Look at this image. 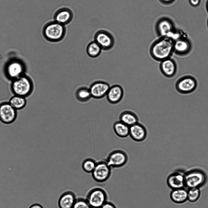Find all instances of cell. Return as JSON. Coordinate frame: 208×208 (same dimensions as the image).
<instances>
[{
  "mask_svg": "<svg viewBox=\"0 0 208 208\" xmlns=\"http://www.w3.org/2000/svg\"><path fill=\"white\" fill-rule=\"evenodd\" d=\"M94 41L101 47L102 50L107 51L114 47L115 41L112 35L105 30L97 31L94 35Z\"/></svg>",
  "mask_w": 208,
  "mask_h": 208,
  "instance_id": "cell-10",
  "label": "cell"
},
{
  "mask_svg": "<svg viewBox=\"0 0 208 208\" xmlns=\"http://www.w3.org/2000/svg\"><path fill=\"white\" fill-rule=\"evenodd\" d=\"M113 130L115 134L121 138H125L129 136L130 127L119 120L113 125Z\"/></svg>",
  "mask_w": 208,
  "mask_h": 208,
  "instance_id": "cell-23",
  "label": "cell"
},
{
  "mask_svg": "<svg viewBox=\"0 0 208 208\" xmlns=\"http://www.w3.org/2000/svg\"><path fill=\"white\" fill-rule=\"evenodd\" d=\"M170 197L172 201L175 203H183L188 200L187 190L185 188L172 190Z\"/></svg>",
  "mask_w": 208,
  "mask_h": 208,
  "instance_id": "cell-22",
  "label": "cell"
},
{
  "mask_svg": "<svg viewBox=\"0 0 208 208\" xmlns=\"http://www.w3.org/2000/svg\"><path fill=\"white\" fill-rule=\"evenodd\" d=\"M110 87L106 82L98 81L93 82L89 88L92 98L99 99L106 96Z\"/></svg>",
  "mask_w": 208,
  "mask_h": 208,
  "instance_id": "cell-14",
  "label": "cell"
},
{
  "mask_svg": "<svg viewBox=\"0 0 208 208\" xmlns=\"http://www.w3.org/2000/svg\"><path fill=\"white\" fill-rule=\"evenodd\" d=\"M167 183L172 190L185 188V173L177 171L171 174L168 177Z\"/></svg>",
  "mask_w": 208,
  "mask_h": 208,
  "instance_id": "cell-18",
  "label": "cell"
},
{
  "mask_svg": "<svg viewBox=\"0 0 208 208\" xmlns=\"http://www.w3.org/2000/svg\"><path fill=\"white\" fill-rule=\"evenodd\" d=\"M85 199L91 208H101L109 200V195L104 188L96 187L88 192Z\"/></svg>",
  "mask_w": 208,
  "mask_h": 208,
  "instance_id": "cell-5",
  "label": "cell"
},
{
  "mask_svg": "<svg viewBox=\"0 0 208 208\" xmlns=\"http://www.w3.org/2000/svg\"><path fill=\"white\" fill-rule=\"evenodd\" d=\"M11 87L15 95L25 98L31 93L33 84L31 79L24 74L13 80Z\"/></svg>",
  "mask_w": 208,
  "mask_h": 208,
  "instance_id": "cell-4",
  "label": "cell"
},
{
  "mask_svg": "<svg viewBox=\"0 0 208 208\" xmlns=\"http://www.w3.org/2000/svg\"><path fill=\"white\" fill-rule=\"evenodd\" d=\"M18 116L17 111L9 102L0 103V122L2 124L9 125L14 123Z\"/></svg>",
  "mask_w": 208,
  "mask_h": 208,
  "instance_id": "cell-11",
  "label": "cell"
},
{
  "mask_svg": "<svg viewBox=\"0 0 208 208\" xmlns=\"http://www.w3.org/2000/svg\"><path fill=\"white\" fill-rule=\"evenodd\" d=\"M75 96L77 100L81 102H87L92 98L89 88L85 86L77 88L75 93Z\"/></svg>",
  "mask_w": 208,
  "mask_h": 208,
  "instance_id": "cell-24",
  "label": "cell"
},
{
  "mask_svg": "<svg viewBox=\"0 0 208 208\" xmlns=\"http://www.w3.org/2000/svg\"><path fill=\"white\" fill-rule=\"evenodd\" d=\"M28 208H43V207L39 204L34 203L31 205Z\"/></svg>",
  "mask_w": 208,
  "mask_h": 208,
  "instance_id": "cell-33",
  "label": "cell"
},
{
  "mask_svg": "<svg viewBox=\"0 0 208 208\" xmlns=\"http://www.w3.org/2000/svg\"><path fill=\"white\" fill-rule=\"evenodd\" d=\"M66 32V26L53 20L48 21L44 26L42 34L44 38L51 42H57L62 40Z\"/></svg>",
  "mask_w": 208,
  "mask_h": 208,
  "instance_id": "cell-3",
  "label": "cell"
},
{
  "mask_svg": "<svg viewBox=\"0 0 208 208\" xmlns=\"http://www.w3.org/2000/svg\"><path fill=\"white\" fill-rule=\"evenodd\" d=\"M124 94L122 87L120 85L115 84L110 87L106 96L109 103L115 104L121 101Z\"/></svg>",
  "mask_w": 208,
  "mask_h": 208,
  "instance_id": "cell-19",
  "label": "cell"
},
{
  "mask_svg": "<svg viewBox=\"0 0 208 208\" xmlns=\"http://www.w3.org/2000/svg\"><path fill=\"white\" fill-rule=\"evenodd\" d=\"M160 69L164 76L170 78L174 76L177 74L178 66L176 61L171 57L160 62Z\"/></svg>",
  "mask_w": 208,
  "mask_h": 208,
  "instance_id": "cell-15",
  "label": "cell"
},
{
  "mask_svg": "<svg viewBox=\"0 0 208 208\" xmlns=\"http://www.w3.org/2000/svg\"><path fill=\"white\" fill-rule=\"evenodd\" d=\"M207 176L203 171L195 169L185 173V187L188 189L199 188L203 186L207 181Z\"/></svg>",
  "mask_w": 208,
  "mask_h": 208,
  "instance_id": "cell-6",
  "label": "cell"
},
{
  "mask_svg": "<svg viewBox=\"0 0 208 208\" xmlns=\"http://www.w3.org/2000/svg\"><path fill=\"white\" fill-rule=\"evenodd\" d=\"M4 56L3 54L0 52V62L2 61L4 59Z\"/></svg>",
  "mask_w": 208,
  "mask_h": 208,
  "instance_id": "cell-35",
  "label": "cell"
},
{
  "mask_svg": "<svg viewBox=\"0 0 208 208\" xmlns=\"http://www.w3.org/2000/svg\"><path fill=\"white\" fill-rule=\"evenodd\" d=\"M147 133L146 127L139 121L130 127L129 136L135 142L144 141L146 138Z\"/></svg>",
  "mask_w": 208,
  "mask_h": 208,
  "instance_id": "cell-16",
  "label": "cell"
},
{
  "mask_svg": "<svg viewBox=\"0 0 208 208\" xmlns=\"http://www.w3.org/2000/svg\"><path fill=\"white\" fill-rule=\"evenodd\" d=\"M174 41L167 37H159L151 45L150 54L155 60L161 62L172 57L174 53Z\"/></svg>",
  "mask_w": 208,
  "mask_h": 208,
  "instance_id": "cell-1",
  "label": "cell"
},
{
  "mask_svg": "<svg viewBox=\"0 0 208 208\" xmlns=\"http://www.w3.org/2000/svg\"><path fill=\"white\" fill-rule=\"evenodd\" d=\"M112 170L105 160H100L97 162L95 167L91 173L92 177L96 182L104 183L110 178Z\"/></svg>",
  "mask_w": 208,
  "mask_h": 208,
  "instance_id": "cell-8",
  "label": "cell"
},
{
  "mask_svg": "<svg viewBox=\"0 0 208 208\" xmlns=\"http://www.w3.org/2000/svg\"><path fill=\"white\" fill-rule=\"evenodd\" d=\"M101 208H117L116 205L113 202L108 201Z\"/></svg>",
  "mask_w": 208,
  "mask_h": 208,
  "instance_id": "cell-30",
  "label": "cell"
},
{
  "mask_svg": "<svg viewBox=\"0 0 208 208\" xmlns=\"http://www.w3.org/2000/svg\"><path fill=\"white\" fill-rule=\"evenodd\" d=\"M119 120L130 127L139 122L137 114L130 110H125L119 116Z\"/></svg>",
  "mask_w": 208,
  "mask_h": 208,
  "instance_id": "cell-21",
  "label": "cell"
},
{
  "mask_svg": "<svg viewBox=\"0 0 208 208\" xmlns=\"http://www.w3.org/2000/svg\"><path fill=\"white\" fill-rule=\"evenodd\" d=\"M74 193L71 191L65 192L60 195L58 204L59 208H72L77 199Z\"/></svg>",
  "mask_w": 208,
  "mask_h": 208,
  "instance_id": "cell-20",
  "label": "cell"
},
{
  "mask_svg": "<svg viewBox=\"0 0 208 208\" xmlns=\"http://www.w3.org/2000/svg\"><path fill=\"white\" fill-rule=\"evenodd\" d=\"M102 49L99 45L95 41L90 42L86 48V52L90 57L95 58L98 57L101 54Z\"/></svg>",
  "mask_w": 208,
  "mask_h": 208,
  "instance_id": "cell-25",
  "label": "cell"
},
{
  "mask_svg": "<svg viewBox=\"0 0 208 208\" xmlns=\"http://www.w3.org/2000/svg\"><path fill=\"white\" fill-rule=\"evenodd\" d=\"M162 4L166 5H170L174 3L176 0H159Z\"/></svg>",
  "mask_w": 208,
  "mask_h": 208,
  "instance_id": "cell-32",
  "label": "cell"
},
{
  "mask_svg": "<svg viewBox=\"0 0 208 208\" xmlns=\"http://www.w3.org/2000/svg\"><path fill=\"white\" fill-rule=\"evenodd\" d=\"M207 26L208 29V17L207 20Z\"/></svg>",
  "mask_w": 208,
  "mask_h": 208,
  "instance_id": "cell-36",
  "label": "cell"
},
{
  "mask_svg": "<svg viewBox=\"0 0 208 208\" xmlns=\"http://www.w3.org/2000/svg\"><path fill=\"white\" fill-rule=\"evenodd\" d=\"M25 66L24 63L17 59H13L6 64L5 72L7 77L12 81L24 74Z\"/></svg>",
  "mask_w": 208,
  "mask_h": 208,
  "instance_id": "cell-12",
  "label": "cell"
},
{
  "mask_svg": "<svg viewBox=\"0 0 208 208\" xmlns=\"http://www.w3.org/2000/svg\"><path fill=\"white\" fill-rule=\"evenodd\" d=\"M96 163L97 162L93 159L87 158L82 163V168L86 173H91L95 167Z\"/></svg>",
  "mask_w": 208,
  "mask_h": 208,
  "instance_id": "cell-27",
  "label": "cell"
},
{
  "mask_svg": "<svg viewBox=\"0 0 208 208\" xmlns=\"http://www.w3.org/2000/svg\"><path fill=\"white\" fill-rule=\"evenodd\" d=\"M74 14L72 10L67 7H62L57 10L53 16V20L66 26L72 20Z\"/></svg>",
  "mask_w": 208,
  "mask_h": 208,
  "instance_id": "cell-17",
  "label": "cell"
},
{
  "mask_svg": "<svg viewBox=\"0 0 208 208\" xmlns=\"http://www.w3.org/2000/svg\"><path fill=\"white\" fill-rule=\"evenodd\" d=\"M9 102L17 111L24 108L27 103L25 97L16 95L11 98Z\"/></svg>",
  "mask_w": 208,
  "mask_h": 208,
  "instance_id": "cell-26",
  "label": "cell"
},
{
  "mask_svg": "<svg viewBox=\"0 0 208 208\" xmlns=\"http://www.w3.org/2000/svg\"><path fill=\"white\" fill-rule=\"evenodd\" d=\"M205 8L206 10L208 13V0H206L205 3Z\"/></svg>",
  "mask_w": 208,
  "mask_h": 208,
  "instance_id": "cell-34",
  "label": "cell"
},
{
  "mask_svg": "<svg viewBox=\"0 0 208 208\" xmlns=\"http://www.w3.org/2000/svg\"><path fill=\"white\" fill-rule=\"evenodd\" d=\"M155 29L159 37H167L174 41L179 38L187 35L183 31L177 29L173 20L167 16L158 19L155 25Z\"/></svg>",
  "mask_w": 208,
  "mask_h": 208,
  "instance_id": "cell-2",
  "label": "cell"
},
{
  "mask_svg": "<svg viewBox=\"0 0 208 208\" xmlns=\"http://www.w3.org/2000/svg\"><path fill=\"white\" fill-rule=\"evenodd\" d=\"M198 82L193 76L186 75L178 79L175 84L178 92L183 94H187L194 91L196 89Z\"/></svg>",
  "mask_w": 208,
  "mask_h": 208,
  "instance_id": "cell-9",
  "label": "cell"
},
{
  "mask_svg": "<svg viewBox=\"0 0 208 208\" xmlns=\"http://www.w3.org/2000/svg\"><path fill=\"white\" fill-rule=\"evenodd\" d=\"M72 208H91L86 199L77 198Z\"/></svg>",
  "mask_w": 208,
  "mask_h": 208,
  "instance_id": "cell-29",
  "label": "cell"
},
{
  "mask_svg": "<svg viewBox=\"0 0 208 208\" xmlns=\"http://www.w3.org/2000/svg\"><path fill=\"white\" fill-rule=\"evenodd\" d=\"M188 200L192 203L197 201L200 197L201 191L199 188H193L187 190Z\"/></svg>",
  "mask_w": 208,
  "mask_h": 208,
  "instance_id": "cell-28",
  "label": "cell"
},
{
  "mask_svg": "<svg viewBox=\"0 0 208 208\" xmlns=\"http://www.w3.org/2000/svg\"><path fill=\"white\" fill-rule=\"evenodd\" d=\"M201 1V0H188L190 5L194 7L199 6L200 4Z\"/></svg>",
  "mask_w": 208,
  "mask_h": 208,
  "instance_id": "cell-31",
  "label": "cell"
},
{
  "mask_svg": "<svg viewBox=\"0 0 208 208\" xmlns=\"http://www.w3.org/2000/svg\"><path fill=\"white\" fill-rule=\"evenodd\" d=\"M192 44L187 35L182 37L174 42V53L180 56L188 55L191 52Z\"/></svg>",
  "mask_w": 208,
  "mask_h": 208,
  "instance_id": "cell-13",
  "label": "cell"
},
{
  "mask_svg": "<svg viewBox=\"0 0 208 208\" xmlns=\"http://www.w3.org/2000/svg\"><path fill=\"white\" fill-rule=\"evenodd\" d=\"M105 160L112 169H119L127 165L129 160V157L124 150L117 149L109 152Z\"/></svg>",
  "mask_w": 208,
  "mask_h": 208,
  "instance_id": "cell-7",
  "label": "cell"
}]
</instances>
